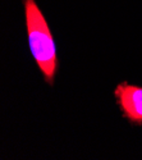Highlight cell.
Instances as JSON below:
<instances>
[{"label": "cell", "mask_w": 142, "mask_h": 160, "mask_svg": "<svg viewBox=\"0 0 142 160\" xmlns=\"http://www.w3.org/2000/svg\"><path fill=\"white\" fill-rule=\"evenodd\" d=\"M28 44L32 57L45 76L46 82L53 83L58 68L56 50L49 24L35 0H23Z\"/></svg>", "instance_id": "6da1fadb"}, {"label": "cell", "mask_w": 142, "mask_h": 160, "mask_svg": "<svg viewBox=\"0 0 142 160\" xmlns=\"http://www.w3.org/2000/svg\"><path fill=\"white\" fill-rule=\"evenodd\" d=\"M115 96L124 117L131 122L142 123V87L120 83L115 88Z\"/></svg>", "instance_id": "7a4b0ae2"}]
</instances>
